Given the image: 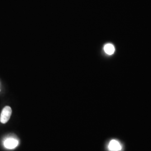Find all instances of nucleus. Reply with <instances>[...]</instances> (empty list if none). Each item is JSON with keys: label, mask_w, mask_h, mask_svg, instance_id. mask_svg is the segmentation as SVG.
<instances>
[{"label": "nucleus", "mask_w": 151, "mask_h": 151, "mask_svg": "<svg viewBox=\"0 0 151 151\" xmlns=\"http://www.w3.org/2000/svg\"><path fill=\"white\" fill-rule=\"evenodd\" d=\"M11 114H12L11 108L9 106H5L2 110L1 114V116H0L1 122L3 124L6 123L10 118Z\"/></svg>", "instance_id": "obj_1"}, {"label": "nucleus", "mask_w": 151, "mask_h": 151, "mask_svg": "<svg viewBox=\"0 0 151 151\" xmlns=\"http://www.w3.org/2000/svg\"><path fill=\"white\" fill-rule=\"evenodd\" d=\"M17 145H18V141L13 138L7 139L4 142V146L6 148H8V149H14L16 148Z\"/></svg>", "instance_id": "obj_2"}, {"label": "nucleus", "mask_w": 151, "mask_h": 151, "mask_svg": "<svg viewBox=\"0 0 151 151\" xmlns=\"http://www.w3.org/2000/svg\"><path fill=\"white\" fill-rule=\"evenodd\" d=\"M122 147L119 142L117 140H112L109 145V149L111 151H119L121 150Z\"/></svg>", "instance_id": "obj_3"}, {"label": "nucleus", "mask_w": 151, "mask_h": 151, "mask_svg": "<svg viewBox=\"0 0 151 151\" xmlns=\"http://www.w3.org/2000/svg\"><path fill=\"white\" fill-rule=\"evenodd\" d=\"M104 50L106 54L112 55L115 52V48L111 44H107L104 47Z\"/></svg>", "instance_id": "obj_4"}]
</instances>
